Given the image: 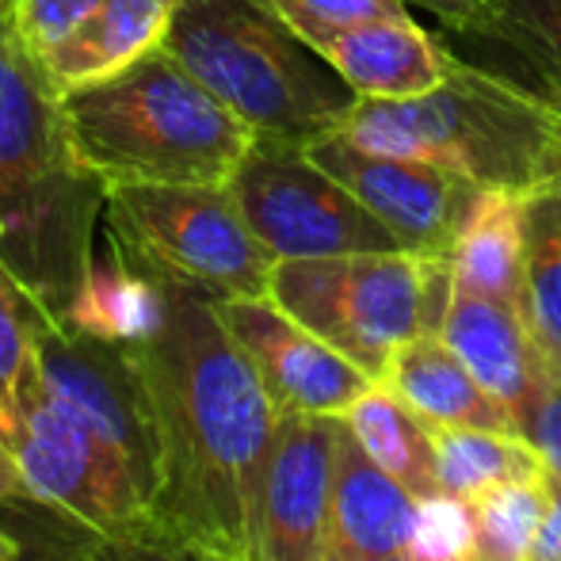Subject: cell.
I'll use <instances>...</instances> for the list:
<instances>
[{"mask_svg": "<svg viewBox=\"0 0 561 561\" xmlns=\"http://www.w3.org/2000/svg\"><path fill=\"white\" fill-rule=\"evenodd\" d=\"M138 355L161 439L157 519L192 550L249 561L279 409L207 290L164 279V321Z\"/></svg>", "mask_w": 561, "mask_h": 561, "instance_id": "1", "label": "cell"}, {"mask_svg": "<svg viewBox=\"0 0 561 561\" xmlns=\"http://www.w3.org/2000/svg\"><path fill=\"white\" fill-rule=\"evenodd\" d=\"M104 210L107 184L77 153L58 92L0 23V264L43 318H69Z\"/></svg>", "mask_w": 561, "mask_h": 561, "instance_id": "2", "label": "cell"}, {"mask_svg": "<svg viewBox=\"0 0 561 561\" xmlns=\"http://www.w3.org/2000/svg\"><path fill=\"white\" fill-rule=\"evenodd\" d=\"M0 524L23 561H69L100 535L164 531L130 473L46 390L35 359L0 401Z\"/></svg>", "mask_w": 561, "mask_h": 561, "instance_id": "3", "label": "cell"}, {"mask_svg": "<svg viewBox=\"0 0 561 561\" xmlns=\"http://www.w3.org/2000/svg\"><path fill=\"white\" fill-rule=\"evenodd\" d=\"M77 153L104 184H229L256 130L164 46L58 96Z\"/></svg>", "mask_w": 561, "mask_h": 561, "instance_id": "4", "label": "cell"}, {"mask_svg": "<svg viewBox=\"0 0 561 561\" xmlns=\"http://www.w3.org/2000/svg\"><path fill=\"white\" fill-rule=\"evenodd\" d=\"M340 134L363 149L421 157L470 184L539 199L561 141V104L470 61L416 100H359Z\"/></svg>", "mask_w": 561, "mask_h": 561, "instance_id": "5", "label": "cell"}, {"mask_svg": "<svg viewBox=\"0 0 561 561\" xmlns=\"http://www.w3.org/2000/svg\"><path fill=\"white\" fill-rule=\"evenodd\" d=\"M164 50L256 134L298 146L340 130L359 104L275 0H176Z\"/></svg>", "mask_w": 561, "mask_h": 561, "instance_id": "6", "label": "cell"}, {"mask_svg": "<svg viewBox=\"0 0 561 561\" xmlns=\"http://www.w3.org/2000/svg\"><path fill=\"white\" fill-rule=\"evenodd\" d=\"M267 295L378 382L409 340L444 333L455 272L405 249L279 260Z\"/></svg>", "mask_w": 561, "mask_h": 561, "instance_id": "7", "label": "cell"}, {"mask_svg": "<svg viewBox=\"0 0 561 561\" xmlns=\"http://www.w3.org/2000/svg\"><path fill=\"white\" fill-rule=\"evenodd\" d=\"M107 237L157 279L210 298H260L275 256L244 222L229 184H107Z\"/></svg>", "mask_w": 561, "mask_h": 561, "instance_id": "8", "label": "cell"}, {"mask_svg": "<svg viewBox=\"0 0 561 561\" xmlns=\"http://www.w3.org/2000/svg\"><path fill=\"white\" fill-rule=\"evenodd\" d=\"M229 192L275 264L401 249L398 237L298 141L256 134Z\"/></svg>", "mask_w": 561, "mask_h": 561, "instance_id": "9", "label": "cell"}, {"mask_svg": "<svg viewBox=\"0 0 561 561\" xmlns=\"http://www.w3.org/2000/svg\"><path fill=\"white\" fill-rule=\"evenodd\" d=\"M35 370L46 390L130 473L157 516L161 439L138 344H118L43 318L35 333Z\"/></svg>", "mask_w": 561, "mask_h": 561, "instance_id": "10", "label": "cell"}, {"mask_svg": "<svg viewBox=\"0 0 561 561\" xmlns=\"http://www.w3.org/2000/svg\"><path fill=\"white\" fill-rule=\"evenodd\" d=\"M306 149L416 256H450V244L481 195V187L458 172L421 157L363 149L340 130L321 134Z\"/></svg>", "mask_w": 561, "mask_h": 561, "instance_id": "11", "label": "cell"}, {"mask_svg": "<svg viewBox=\"0 0 561 561\" xmlns=\"http://www.w3.org/2000/svg\"><path fill=\"white\" fill-rule=\"evenodd\" d=\"M226 329L256 367L279 416H344L375 378L318 333L295 321L272 295L222 298Z\"/></svg>", "mask_w": 561, "mask_h": 561, "instance_id": "12", "label": "cell"}, {"mask_svg": "<svg viewBox=\"0 0 561 561\" xmlns=\"http://www.w3.org/2000/svg\"><path fill=\"white\" fill-rule=\"evenodd\" d=\"M340 416H283L252 516L249 561H329Z\"/></svg>", "mask_w": 561, "mask_h": 561, "instance_id": "13", "label": "cell"}, {"mask_svg": "<svg viewBox=\"0 0 561 561\" xmlns=\"http://www.w3.org/2000/svg\"><path fill=\"white\" fill-rule=\"evenodd\" d=\"M439 336L473 370V378L496 401L508 405V413L516 416L519 432H524L527 416L547 390L550 367H554V359L535 340L524 310L512 302L455 290Z\"/></svg>", "mask_w": 561, "mask_h": 561, "instance_id": "14", "label": "cell"}, {"mask_svg": "<svg viewBox=\"0 0 561 561\" xmlns=\"http://www.w3.org/2000/svg\"><path fill=\"white\" fill-rule=\"evenodd\" d=\"M318 54L359 100H416L447 81L455 54L405 12L340 31Z\"/></svg>", "mask_w": 561, "mask_h": 561, "instance_id": "15", "label": "cell"}, {"mask_svg": "<svg viewBox=\"0 0 561 561\" xmlns=\"http://www.w3.org/2000/svg\"><path fill=\"white\" fill-rule=\"evenodd\" d=\"M416 496L393 481L340 421L333 462L329 561H375L401 554L413 531Z\"/></svg>", "mask_w": 561, "mask_h": 561, "instance_id": "16", "label": "cell"}, {"mask_svg": "<svg viewBox=\"0 0 561 561\" xmlns=\"http://www.w3.org/2000/svg\"><path fill=\"white\" fill-rule=\"evenodd\" d=\"M390 386L428 428H489V432H519L516 416L504 401H496L473 370L447 347L444 336H416L393 355L386 375L378 378ZM524 436V432H519Z\"/></svg>", "mask_w": 561, "mask_h": 561, "instance_id": "17", "label": "cell"}, {"mask_svg": "<svg viewBox=\"0 0 561 561\" xmlns=\"http://www.w3.org/2000/svg\"><path fill=\"white\" fill-rule=\"evenodd\" d=\"M176 0H104L58 50L38 61L50 89L69 92L115 77L149 50L164 46Z\"/></svg>", "mask_w": 561, "mask_h": 561, "instance_id": "18", "label": "cell"}, {"mask_svg": "<svg viewBox=\"0 0 561 561\" xmlns=\"http://www.w3.org/2000/svg\"><path fill=\"white\" fill-rule=\"evenodd\" d=\"M527 218H531V199L481 187L478 203L450 244L455 290L524 306Z\"/></svg>", "mask_w": 561, "mask_h": 561, "instance_id": "19", "label": "cell"}, {"mask_svg": "<svg viewBox=\"0 0 561 561\" xmlns=\"http://www.w3.org/2000/svg\"><path fill=\"white\" fill-rule=\"evenodd\" d=\"M164 321V279L149 275L134 264L126 252L112 244L107 260H96L69 306L66 325L84 329L92 336L118 340V344H141L161 329Z\"/></svg>", "mask_w": 561, "mask_h": 561, "instance_id": "20", "label": "cell"}, {"mask_svg": "<svg viewBox=\"0 0 561 561\" xmlns=\"http://www.w3.org/2000/svg\"><path fill=\"white\" fill-rule=\"evenodd\" d=\"M340 421L355 436V444L367 450L393 481H401L416 501L439 493L432 428L390 386L375 382L363 398L352 401V409Z\"/></svg>", "mask_w": 561, "mask_h": 561, "instance_id": "21", "label": "cell"}, {"mask_svg": "<svg viewBox=\"0 0 561 561\" xmlns=\"http://www.w3.org/2000/svg\"><path fill=\"white\" fill-rule=\"evenodd\" d=\"M436 478L444 493L478 501L504 481L539 478L547 470L542 450L519 432L489 428H432Z\"/></svg>", "mask_w": 561, "mask_h": 561, "instance_id": "22", "label": "cell"}, {"mask_svg": "<svg viewBox=\"0 0 561 561\" xmlns=\"http://www.w3.org/2000/svg\"><path fill=\"white\" fill-rule=\"evenodd\" d=\"M524 318L539 347L561 363V210L554 199H531L527 218Z\"/></svg>", "mask_w": 561, "mask_h": 561, "instance_id": "23", "label": "cell"}, {"mask_svg": "<svg viewBox=\"0 0 561 561\" xmlns=\"http://www.w3.org/2000/svg\"><path fill=\"white\" fill-rule=\"evenodd\" d=\"M478 550L473 561H531L535 535L547 512V470L539 478L504 481L473 501Z\"/></svg>", "mask_w": 561, "mask_h": 561, "instance_id": "24", "label": "cell"}, {"mask_svg": "<svg viewBox=\"0 0 561 561\" xmlns=\"http://www.w3.org/2000/svg\"><path fill=\"white\" fill-rule=\"evenodd\" d=\"M512 46L547 81V96L561 104V0H493V35Z\"/></svg>", "mask_w": 561, "mask_h": 561, "instance_id": "25", "label": "cell"}, {"mask_svg": "<svg viewBox=\"0 0 561 561\" xmlns=\"http://www.w3.org/2000/svg\"><path fill=\"white\" fill-rule=\"evenodd\" d=\"M478 550V512L473 501L455 493H432L416 501L405 554L413 561H473Z\"/></svg>", "mask_w": 561, "mask_h": 561, "instance_id": "26", "label": "cell"}, {"mask_svg": "<svg viewBox=\"0 0 561 561\" xmlns=\"http://www.w3.org/2000/svg\"><path fill=\"white\" fill-rule=\"evenodd\" d=\"M38 321H43L38 306L23 295V287L0 264V401L12 398L35 359Z\"/></svg>", "mask_w": 561, "mask_h": 561, "instance_id": "27", "label": "cell"}, {"mask_svg": "<svg viewBox=\"0 0 561 561\" xmlns=\"http://www.w3.org/2000/svg\"><path fill=\"white\" fill-rule=\"evenodd\" d=\"M275 8L295 27V35L318 50L340 31L405 12V0H275Z\"/></svg>", "mask_w": 561, "mask_h": 561, "instance_id": "28", "label": "cell"}, {"mask_svg": "<svg viewBox=\"0 0 561 561\" xmlns=\"http://www.w3.org/2000/svg\"><path fill=\"white\" fill-rule=\"evenodd\" d=\"M104 0H12L8 27L35 61H46Z\"/></svg>", "mask_w": 561, "mask_h": 561, "instance_id": "29", "label": "cell"}, {"mask_svg": "<svg viewBox=\"0 0 561 561\" xmlns=\"http://www.w3.org/2000/svg\"><path fill=\"white\" fill-rule=\"evenodd\" d=\"M69 561H199V554L169 531H126L89 539Z\"/></svg>", "mask_w": 561, "mask_h": 561, "instance_id": "30", "label": "cell"}, {"mask_svg": "<svg viewBox=\"0 0 561 561\" xmlns=\"http://www.w3.org/2000/svg\"><path fill=\"white\" fill-rule=\"evenodd\" d=\"M524 436L542 450L550 470L561 473V363L550 367L547 390L524 424Z\"/></svg>", "mask_w": 561, "mask_h": 561, "instance_id": "31", "label": "cell"}, {"mask_svg": "<svg viewBox=\"0 0 561 561\" xmlns=\"http://www.w3.org/2000/svg\"><path fill=\"white\" fill-rule=\"evenodd\" d=\"M405 4L436 12L458 35H473V38L493 35V0H405Z\"/></svg>", "mask_w": 561, "mask_h": 561, "instance_id": "32", "label": "cell"}, {"mask_svg": "<svg viewBox=\"0 0 561 561\" xmlns=\"http://www.w3.org/2000/svg\"><path fill=\"white\" fill-rule=\"evenodd\" d=\"M531 561H561V473L547 466V512L535 535Z\"/></svg>", "mask_w": 561, "mask_h": 561, "instance_id": "33", "label": "cell"}, {"mask_svg": "<svg viewBox=\"0 0 561 561\" xmlns=\"http://www.w3.org/2000/svg\"><path fill=\"white\" fill-rule=\"evenodd\" d=\"M0 561H23V547L4 524H0Z\"/></svg>", "mask_w": 561, "mask_h": 561, "instance_id": "34", "label": "cell"}, {"mask_svg": "<svg viewBox=\"0 0 561 561\" xmlns=\"http://www.w3.org/2000/svg\"><path fill=\"white\" fill-rule=\"evenodd\" d=\"M561 199V141H558V153H554V164H550V176H547V187H542L539 199Z\"/></svg>", "mask_w": 561, "mask_h": 561, "instance_id": "35", "label": "cell"}, {"mask_svg": "<svg viewBox=\"0 0 561 561\" xmlns=\"http://www.w3.org/2000/svg\"><path fill=\"white\" fill-rule=\"evenodd\" d=\"M195 554H199V561H241L233 554H218V550H195Z\"/></svg>", "mask_w": 561, "mask_h": 561, "instance_id": "36", "label": "cell"}, {"mask_svg": "<svg viewBox=\"0 0 561 561\" xmlns=\"http://www.w3.org/2000/svg\"><path fill=\"white\" fill-rule=\"evenodd\" d=\"M8 15H12V0H0V23H8Z\"/></svg>", "mask_w": 561, "mask_h": 561, "instance_id": "37", "label": "cell"}, {"mask_svg": "<svg viewBox=\"0 0 561 561\" xmlns=\"http://www.w3.org/2000/svg\"><path fill=\"white\" fill-rule=\"evenodd\" d=\"M375 561H413L405 554V550H401V554H386V558H375Z\"/></svg>", "mask_w": 561, "mask_h": 561, "instance_id": "38", "label": "cell"}, {"mask_svg": "<svg viewBox=\"0 0 561 561\" xmlns=\"http://www.w3.org/2000/svg\"><path fill=\"white\" fill-rule=\"evenodd\" d=\"M547 199H550V195H547ZM554 203H558V210H561V199H554Z\"/></svg>", "mask_w": 561, "mask_h": 561, "instance_id": "39", "label": "cell"}]
</instances>
